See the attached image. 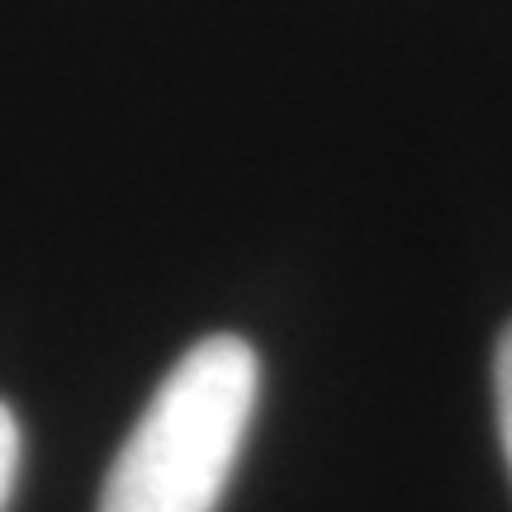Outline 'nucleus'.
Instances as JSON below:
<instances>
[{
    "instance_id": "nucleus-1",
    "label": "nucleus",
    "mask_w": 512,
    "mask_h": 512,
    "mask_svg": "<svg viewBox=\"0 0 512 512\" xmlns=\"http://www.w3.org/2000/svg\"><path fill=\"white\" fill-rule=\"evenodd\" d=\"M261 361L242 337H204L166 370L119 446L95 512H214L252 432Z\"/></svg>"
},
{
    "instance_id": "nucleus-3",
    "label": "nucleus",
    "mask_w": 512,
    "mask_h": 512,
    "mask_svg": "<svg viewBox=\"0 0 512 512\" xmlns=\"http://www.w3.org/2000/svg\"><path fill=\"white\" fill-rule=\"evenodd\" d=\"M19 456H24V441H19V422L15 413L0 403V512L15 494V479H19Z\"/></svg>"
},
{
    "instance_id": "nucleus-2",
    "label": "nucleus",
    "mask_w": 512,
    "mask_h": 512,
    "mask_svg": "<svg viewBox=\"0 0 512 512\" xmlns=\"http://www.w3.org/2000/svg\"><path fill=\"white\" fill-rule=\"evenodd\" d=\"M494 403H498V437H503V456L512 470V323L498 337L494 351Z\"/></svg>"
}]
</instances>
